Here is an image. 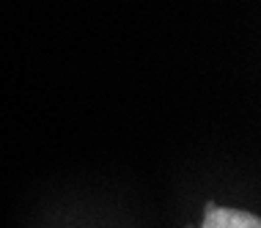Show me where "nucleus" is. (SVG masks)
<instances>
[{
  "instance_id": "f257e3e1",
  "label": "nucleus",
  "mask_w": 261,
  "mask_h": 228,
  "mask_svg": "<svg viewBox=\"0 0 261 228\" xmlns=\"http://www.w3.org/2000/svg\"><path fill=\"white\" fill-rule=\"evenodd\" d=\"M201 228H261V220L250 212L225 209V206H206V217Z\"/></svg>"
}]
</instances>
